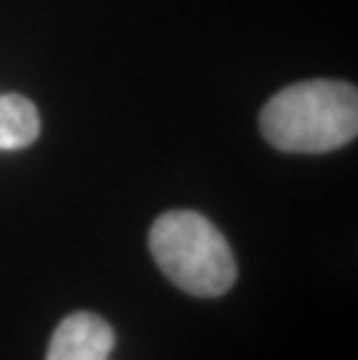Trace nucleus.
Returning <instances> with one entry per match:
<instances>
[{"mask_svg":"<svg viewBox=\"0 0 358 360\" xmlns=\"http://www.w3.org/2000/svg\"><path fill=\"white\" fill-rule=\"evenodd\" d=\"M261 133L286 154H326L358 133V91L338 79H309L281 89L258 117Z\"/></svg>","mask_w":358,"mask_h":360,"instance_id":"obj_1","label":"nucleus"},{"mask_svg":"<svg viewBox=\"0 0 358 360\" xmlns=\"http://www.w3.org/2000/svg\"><path fill=\"white\" fill-rule=\"evenodd\" d=\"M149 251L174 286L196 297H219L238 279L231 244L219 228L191 210L161 214L149 231Z\"/></svg>","mask_w":358,"mask_h":360,"instance_id":"obj_2","label":"nucleus"},{"mask_svg":"<svg viewBox=\"0 0 358 360\" xmlns=\"http://www.w3.org/2000/svg\"><path fill=\"white\" fill-rule=\"evenodd\" d=\"M114 330L94 311H75L51 335L47 360H110Z\"/></svg>","mask_w":358,"mask_h":360,"instance_id":"obj_3","label":"nucleus"},{"mask_svg":"<svg viewBox=\"0 0 358 360\" xmlns=\"http://www.w3.org/2000/svg\"><path fill=\"white\" fill-rule=\"evenodd\" d=\"M40 137L37 107L19 94H0V151H19Z\"/></svg>","mask_w":358,"mask_h":360,"instance_id":"obj_4","label":"nucleus"}]
</instances>
